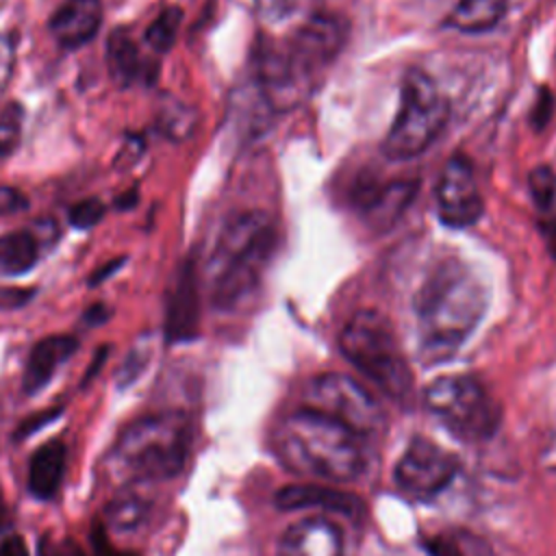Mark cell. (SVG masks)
<instances>
[{
  "label": "cell",
  "mask_w": 556,
  "mask_h": 556,
  "mask_svg": "<svg viewBox=\"0 0 556 556\" xmlns=\"http://www.w3.org/2000/svg\"><path fill=\"white\" fill-rule=\"evenodd\" d=\"M78 341L72 334H52L35 343L24 367V391L39 393L56 374V369L76 352Z\"/></svg>",
  "instance_id": "cell-15"
},
{
  "label": "cell",
  "mask_w": 556,
  "mask_h": 556,
  "mask_svg": "<svg viewBox=\"0 0 556 556\" xmlns=\"http://www.w3.org/2000/svg\"><path fill=\"white\" fill-rule=\"evenodd\" d=\"M434 202L439 219L450 228H467L482 217L484 200L473 165L465 154H454L445 161L434 189Z\"/></svg>",
  "instance_id": "cell-11"
},
{
  "label": "cell",
  "mask_w": 556,
  "mask_h": 556,
  "mask_svg": "<svg viewBox=\"0 0 556 556\" xmlns=\"http://www.w3.org/2000/svg\"><path fill=\"white\" fill-rule=\"evenodd\" d=\"M102 24L100 0H65L48 20V28L59 46L76 50L89 43Z\"/></svg>",
  "instance_id": "cell-14"
},
{
  "label": "cell",
  "mask_w": 556,
  "mask_h": 556,
  "mask_svg": "<svg viewBox=\"0 0 556 556\" xmlns=\"http://www.w3.org/2000/svg\"><path fill=\"white\" fill-rule=\"evenodd\" d=\"M20 141V113L17 106H9L0 113V156H7L15 150Z\"/></svg>",
  "instance_id": "cell-28"
},
{
  "label": "cell",
  "mask_w": 556,
  "mask_h": 556,
  "mask_svg": "<svg viewBox=\"0 0 556 556\" xmlns=\"http://www.w3.org/2000/svg\"><path fill=\"white\" fill-rule=\"evenodd\" d=\"M106 213V206L102 204V200L98 198H85L80 202H76L70 211H67V219L74 228L78 230H89L93 228L96 224L102 222Z\"/></svg>",
  "instance_id": "cell-27"
},
{
  "label": "cell",
  "mask_w": 556,
  "mask_h": 556,
  "mask_svg": "<svg viewBox=\"0 0 556 556\" xmlns=\"http://www.w3.org/2000/svg\"><path fill=\"white\" fill-rule=\"evenodd\" d=\"M274 450L287 469L330 484L352 482L365 467L358 434L306 406L278 424Z\"/></svg>",
  "instance_id": "cell-3"
},
{
  "label": "cell",
  "mask_w": 556,
  "mask_h": 556,
  "mask_svg": "<svg viewBox=\"0 0 556 556\" xmlns=\"http://www.w3.org/2000/svg\"><path fill=\"white\" fill-rule=\"evenodd\" d=\"M126 263V256H117V258H113V261H109L106 265H102V267H98V271H93L91 274V278H89V285L91 287H96V285H100L102 280H106L109 276H113L122 265Z\"/></svg>",
  "instance_id": "cell-32"
},
{
  "label": "cell",
  "mask_w": 556,
  "mask_h": 556,
  "mask_svg": "<svg viewBox=\"0 0 556 556\" xmlns=\"http://www.w3.org/2000/svg\"><path fill=\"white\" fill-rule=\"evenodd\" d=\"M54 415H56V410H48V413H43V415H41V419H30V421L24 426V430H22V434H20V437H26L33 428H39L41 424H46V421L54 419Z\"/></svg>",
  "instance_id": "cell-36"
},
{
  "label": "cell",
  "mask_w": 556,
  "mask_h": 556,
  "mask_svg": "<svg viewBox=\"0 0 556 556\" xmlns=\"http://www.w3.org/2000/svg\"><path fill=\"white\" fill-rule=\"evenodd\" d=\"M191 428L180 413H159L128 424L115 445L117 465L132 480H167L180 473Z\"/></svg>",
  "instance_id": "cell-5"
},
{
  "label": "cell",
  "mask_w": 556,
  "mask_h": 556,
  "mask_svg": "<svg viewBox=\"0 0 556 556\" xmlns=\"http://www.w3.org/2000/svg\"><path fill=\"white\" fill-rule=\"evenodd\" d=\"M458 473V460L430 439L415 437L393 469L395 486L417 500L434 497Z\"/></svg>",
  "instance_id": "cell-10"
},
{
  "label": "cell",
  "mask_w": 556,
  "mask_h": 556,
  "mask_svg": "<svg viewBox=\"0 0 556 556\" xmlns=\"http://www.w3.org/2000/svg\"><path fill=\"white\" fill-rule=\"evenodd\" d=\"M530 193L541 208H552L556 200V174L547 165H539L530 172Z\"/></svg>",
  "instance_id": "cell-26"
},
{
  "label": "cell",
  "mask_w": 556,
  "mask_h": 556,
  "mask_svg": "<svg viewBox=\"0 0 556 556\" xmlns=\"http://www.w3.org/2000/svg\"><path fill=\"white\" fill-rule=\"evenodd\" d=\"M200 324V289L198 271L191 261H187L172 285L165 313V339L169 343L191 341L198 334Z\"/></svg>",
  "instance_id": "cell-12"
},
{
  "label": "cell",
  "mask_w": 556,
  "mask_h": 556,
  "mask_svg": "<svg viewBox=\"0 0 556 556\" xmlns=\"http://www.w3.org/2000/svg\"><path fill=\"white\" fill-rule=\"evenodd\" d=\"M0 556H28L26 541L20 534H13L0 543Z\"/></svg>",
  "instance_id": "cell-31"
},
{
  "label": "cell",
  "mask_w": 556,
  "mask_h": 556,
  "mask_svg": "<svg viewBox=\"0 0 556 556\" xmlns=\"http://www.w3.org/2000/svg\"><path fill=\"white\" fill-rule=\"evenodd\" d=\"M549 104H552V96H549V91H543L539 96V106L534 109L536 111V115H534V124L536 126H543L549 119V111H552Z\"/></svg>",
  "instance_id": "cell-34"
},
{
  "label": "cell",
  "mask_w": 556,
  "mask_h": 556,
  "mask_svg": "<svg viewBox=\"0 0 556 556\" xmlns=\"http://www.w3.org/2000/svg\"><path fill=\"white\" fill-rule=\"evenodd\" d=\"M415 193V182H395L380 191L378 195H369L365 208L369 215H378V219H389L400 215V211L410 202Z\"/></svg>",
  "instance_id": "cell-23"
},
{
  "label": "cell",
  "mask_w": 556,
  "mask_h": 556,
  "mask_svg": "<svg viewBox=\"0 0 556 556\" xmlns=\"http://www.w3.org/2000/svg\"><path fill=\"white\" fill-rule=\"evenodd\" d=\"M547 239H549V248H552V252L556 254V224L549 228V235H547Z\"/></svg>",
  "instance_id": "cell-38"
},
{
  "label": "cell",
  "mask_w": 556,
  "mask_h": 556,
  "mask_svg": "<svg viewBox=\"0 0 556 556\" xmlns=\"http://www.w3.org/2000/svg\"><path fill=\"white\" fill-rule=\"evenodd\" d=\"M348 22L339 15H313L282 43L269 46L258 59V93L269 109L300 102L319 80V74L341 52Z\"/></svg>",
  "instance_id": "cell-2"
},
{
  "label": "cell",
  "mask_w": 556,
  "mask_h": 556,
  "mask_svg": "<svg viewBox=\"0 0 556 556\" xmlns=\"http://www.w3.org/2000/svg\"><path fill=\"white\" fill-rule=\"evenodd\" d=\"M26 208H28V198L20 189L0 185V217L22 213Z\"/></svg>",
  "instance_id": "cell-29"
},
{
  "label": "cell",
  "mask_w": 556,
  "mask_h": 556,
  "mask_svg": "<svg viewBox=\"0 0 556 556\" xmlns=\"http://www.w3.org/2000/svg\"><path fill=\"white\" fill-rule=\"evenodd\" d=\"M450 115V104L437 83L424 70H408L402 78L397 115L382 141V152L391 161L419 156L441 135Z\"/></svg>",
  "instance_id": "cell-7"
},
{
  "label": "cell",
  "mask_w": 556,
  "mask_h": 556,
  "mask_svg": "<svg viewBox=\"0 0 556 556\" xmlns=\"http://www.w3.org/2000/svg\"><path fill=\"white\" fill-rule=\"evenodd\" d=\"M7 526V506H4V497L0 491V530Z\"/></svg>",
  "instance_id": "cell-37"
},
{
  "label": "cell",
  "mask_w": 556,
  "mask_h": 556,
  "mask_svg": "<svg viewBox=\"0 0 556 556\" xmlns=\"http://www.w3.org/2000/svg\"><path fill=\"white\" fill-rule=\"evenodd\" d=\"M39 256L37 237L20 230L0 237V276L26 274Z\"/></svg>",
  "instance_id": "cell-21"
},
{
  "label": "cell",
  "mask_w": 556,
  "mask_h": 556,
  "mask_svg": "<svg viewBox=\"0 0 556 556\" xmlns=\"http://www.w3.org/2000/svg\"><path fill=\"white\" fill-rule=\"evenodd\" d=\"M109 315H111V311L106 308V304L96 302V304H91V306L83 313V321L89 324V326H98V324H104V321L109 319Z\"/></svg>",
  "instance_id": "cell-33"
},
{
  "label": "cell",
  "mask_w": 556,
  "mask_h": 556,
  "mask_svg": "<svg viewBox=\"0 0 556 556\" xmlns=\"http://www.w3.org/2000/svg\"><path fill=\"white\" fill-rule=\"evenodd\" d=\"M65 458L67 454L61 441H50L35 452L28 467V486L33 495L39 500H50L59 491L65 471Z\"/></svg>",
  "instance_id": "cell-17"
},
{
  "label": "cell",
  "mask_w": 556,
  "mask_h": 556,
  "mask_svg": "<svg viewBox=\"0 0 556 556\" xmlns=\"http://www.w3.org/2000/svg\"><path fill=\"white\" fill-rule=\"evenodd\" d=\"M276 506L282 510L321 508V510H332L345 517H356V513L363 508L356 495L339 489H330V486H315V484L282 486L276 493Z\"/></svg>",
  "instance_id": "cell-16"
},
{
  "label": "cell",
  "mask_w": 556,
  "mask_h": 556,
  "mask_svg": "<svg viewBox=\"0 0 556 556\" xmlns=\"http://www.w3.org/2000/svg\"><path fill=\"white\" fill-rule=\"evenodd\" d=\"M306 408L324 413L358 437L374 432L382 421V410L374 395L354 378L337 371L315 376L304 391Z\"/></svg>",
  "instance_id": "cell-9"
},
{
  "label": "cell",
  "mask_w": 556,
  "mask_h": 556,
  "mask_svg": "<svg viewBox=\"0 0 556 556\" xmlns=\"http://www.w3.org/2000/svg\"><path fill=\"white\" fill-rule=\"evenodd\" d=\"M278 556H343L341 532L324 517L300 519L282 532Z\"/></svg>",
  "instance_id": "cell-13"
},
{
  "label": "cell",
  "mask_w": 556,
  "mask_h": 556,
  "mask_svg": "<svg viewBox=\"0 0 556 556\" xmlns=\"http://www.w3.org/2000/svg\"><path fill=\"white\" fill-rule=\"evenodd\" d=\"M156 124L161 128V132L172 139V141H182L193 132L195 126V111L191 106H187L180 100H165L159 106L156 113Z\"/></svg>",
  "instance_id": "cell-22"
},
{
  "label": "cell",
  "mask_w": 556,
  "mask_h": 556,
  "mask_svg": "<svg viewBox=\"0 0 556 556\" xmlns=\"http://www.w3.org/2000/svg\"><path fill=\"white\" fill-rule=\"evenodd\" d=\"M137 200H139L137 189H130L128 193H124V195H119V198L115 200V206H117V208H130V206L137 204Z\"/></svg>",
  "instance_id": "cell-35"
},
{
  "label": "cell",
  "mask_w": 556,
  "mask_h": 556,
  "mask_svg": "<svg viewBox=\"0 0 556 556\" xmlns=\"http://www.w3.org/2000/svg\"><path fill=\"white\" fill-rule=\"evenodd\" d=\"M508 0H458L445 17V26L460 33L491 30L506 15Z\"/></svg>",
  "instance_id": "cell-18"
},
{
  "label": "cell",
  "mask_w": 556,
  "mask_h": 556,
  "mask_svg": "<svg viewBox=\"0 0 556 556\" xmlns=\"http://www.w3.org/2000/svg\"><path fill=\"white\" fill-rule=\"evenodd\" d=\"M339 350L387 395L395 400H404L408 395L413 374L395 330L382 313H354L339 334Z\"/></svg>",
  "instance_id": "cell-6"
},
{
  "label": "cell",
  "mask_w": 556,
  "mask_h": 556,
  "mask_svg": "<svg viewBox=\"0 0 556 556\" xmlns=\"http://www.w3.org/2000/svg\"><path fill=\"white\" fill-rule=\"evenodd\" d=\"M486 304L484 285L463 261L445 258L434 265L415 295L421 358H450L476 330Z\"/></svg>",
  "instance_id": "cell-1"
},
{
  "label": "cell",
  "mask_w": 556,
  "mask_h": 556,
  "mask_svg": "<svg viewBox=\"0 0 556 556\" xmlns=\"http://www.w3.org/2000/svg\"><path fill=\"white\" fill-rule=\"evenodd\" d=\"M148 510H150L148 500L141 493L132 489H124L109 502L104 519L113 532L128 534L139 530V526L146 523Z\"/></svg>",
  "instance_id": "cell-20"
},
{
  "label": "cell",
  "mask_w": 556,
  "mask_h": 556,
  "mask_svg": "<svg viewBox=\"0 0 556 556\" xmlns=\"http://www.w3.org/2000/svg\"><path fill=\"white\" fill-rule=\"evenodd\" d=\"M430 549L434 556H491L476 536L465 532L437 536V541L430 543Z\"/></svg>",
  "instance_id": "cell-25"
},
{
  "label": "cell",
  "mask_w": 556,
  "mask_h": 556,
  "mask_svg": "<svg viewBox=\"0 0 556 556\" xmlns=\"http://www.w3.org/2000/svg\"><path fill=\"white\" fill-rule=\"evenodd\" d=\"M276 241V226L263 211L239 213L224 226L208 261L213 306L235 308L258 287Z\"/></svg>",
  "instance_id": "cell-4"
},
{
  "label": "cell",
  "mask_w": 556,
  "mask_h": 556,
  "mask_svg": "<svg viewBox=\"0 0 556 556\" xmlns=\"http://www.w3.org/2000/svg\"><path fill=\"white\" fill-rule=\"evenodd\" d=\"M293 4H295V0H256V9H258L261 17L267 22L282 20L291 11Z\"/></svg>",
  "instance_id": "cell-30"
},
{
  "label": "cell",
  "mask_w": 556,
  "mask_h": 556,
  "mask_svg": "<svg viewBox=\"0 0 556 556\" xmlns=\"http://www.w3.org/2000/svg\"><path fill=\"white\" fill-rule=\"evenodd\" d=\"M426 406L458 439L484 441L500 426V408L486 389L465 374L432 380L424 393Z\"/></svg>",
  "instance_id": "cell-8"
},
{
  "label": "cell",
  "mask_w": 556,
  "mask_h": 556,
  "mask_svg": "<svg viewBox=\"0 0 556 556\" xmlns=\"http://www.w3.org/2000/svg\"><path fill=\"white\" fill-rule=\"evenodd\" d=\"M182 22V11L178 7H167L163 9L156 20L146 28V43L154 50V52H167L178 35Z\"/></svg>",
  "instance_id": "cell-24"
},
{
  "label": "cell",
  "mask_w": 556,
  "mask_h": 556,
  "mask_svg": "<svg viewBox=\"0 0 556 556\" xmlns=\"http://www.w3.org/2000/svg\"><path fill=\"white\" fill-rule=\"evenodd\" d=\"M106 65L113 80L122 87L132 85L141 76H146V63L141 54L124 28H115L106 39Z\"/></svg>",
  "instance_id": "cell-19"
}]
</instances>
